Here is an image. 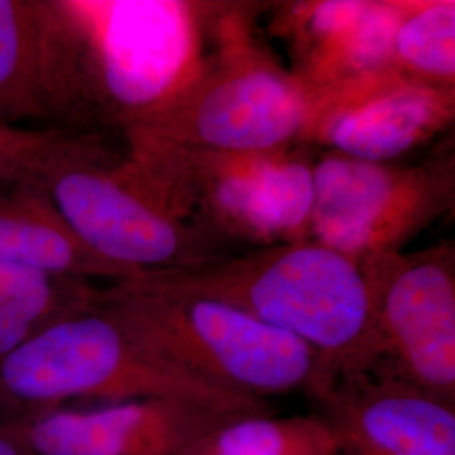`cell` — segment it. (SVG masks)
Segmentation results:
<instances>
[{
  "mask_svg": "<svg viewBox=\"0 0 455 455\" xmlns=\"http://www.w3.org/2000/svg\"><path fill=\"white\" fill-rule=\"evenodd\" d=\"M341 455H383V454H374V452H341Z\"/></svg>",
  "mask_w": 455,
  "mask_h": 455,
  "instance_id": "ffe728a7",
  "label": "cell"
},
{
  "mask_svg": "<svg viewBox=\"0 0 455 455\" xmlns=\"http://www.w3.org/2000/svg\"><path fill=\"white\" fill-rule=\"evenodd\" d=\"M270 28L289 48L293 78L314 98L391 69L405 0H315L274 4Z\"/></svg>",
  "mask_w": 455,
  "mask_h": 455,
  "instance_id": "7c38bea8",
  "label": "cell"
},
{
  "mask_svg": "<svg viewBox=\"0 0 455 455\" xmlns=\"http://www.w3.org/2000/svg\"><path fill=\"white\" fill-rule=\"evenodd\" d=\"M228 419L178 400H131L92 410H52L24 428L36 455H180Z\"/></svg>",
  "mask_w": 455,
  "mask_h": 455,
  "instance_id": "5bb4252c",
  "label": "cell"
},
{
  "mask_svg": "<svg viewBox=\"0 0 455 455\" xmlns=\"http://www.w3.org/2000/svg\"><path fill=\"white\" fill-rule=\"evenodd\" d=\"M309 390L341 452L455 455L454 405L403 381L355 370H317Z\"/></svg>",
  "mask_w": 455,
  "mask_h": 455,
  "instance_id": "4fadbf2b",
  "label": "cell"
},
{
  "mask_svg": "<svg viewBox=\"0 0 455 455\" xmlns=\"http://www.w3.org/2000/svg\"><path fill=\"white\" fill-rule=\"evenodd\" d=\"M363 263L376 297L373 324L355 355L321 368L388 376L454 405V243Z\"/></svg>",
  "mask_w": 455,
  "mask_h": 455,
  "instance_id": "ba28073f",
  "label": "cell"
},
{
  "mask_svg": "<svg viewBox=\"0 0 455 455\" xmlns=\"http://www.w3.org/2000/svg\"><path fill=\"white\" fill-rule=\"evenodd\" d=\"M88 280L0 263V361L49 324L90 309Z\"/></svg>",
  "mask_w": 455,
  "mask_h": 455,
  "instance_id": "2e32d148",
  "label": "cell"
},
{
  "mask_svg": "<svg viewBox=\"0 0 455 455\" xmlns=\"http://www.w3.org/2000/svg\"><path fill=\"white\" fill-rule=\"evenodd\" d=\"M122 137L118 174L167 214L225 243L265 248L312 240L315 156L309 146L228 152Z\"/></svg>",
  "mask_w": 455,
  "mask_h": 455,
  "instance_id": "6da1fadb",
  "label": "cell"
},
{
  "mask_svg": "<svg viewBox=\"0 0 455 455\" xmlns=\"http://www.w3.org/2000/svg\"><path fill=\"white\" fill-rule=\"evenodd\" d=\"M454 120L455 88L391 68L310 100L302 144L388 164L449 131Z\"/></svg>",
  "mask_w": 455,
  "mask_h": 455,
  "instance_id": "8fae6325",
  "label": "cell"
},
{
  "mask_svg": "<svg viewBox=\"0 0 455 455\" xmlns=\"http://www.w3.org/2000/svg\"><path fill=\"white\" fill-rule=\"evenodd\" d=\"M0 263L82 280L120 282L137 276L86 248L46 193L31 186L2 184L0 188Z\"/></svg>",
  "mask_w": 455,
  "mask_h": 455,
  "instance_id": "9a60e30c",
  "label": "cell"
},
{
  "mask_svg": "<svg viewBox=\"0 0 455 455\" xmlns=\"http://www.w3.org/2000/svg\"><path fill=\"white\" fill-rule=\"evenodd\" d=\"M0 455H24L20 442L12 435L0 434Z\"/></svg>",
  "mask_w": 455,
  "mask_h": 455,
  "instance_id": "d6986e66",
  "label": "cell"
},
{
  "mask_svg": "<svg viewBox=\"0 0 455 455\" xmlns=\"http://www.w3.org/2000/svg\"><path fill=\"white\" fill-rule=\"evenodd\" d=\"M118 157L93 132L44 184L49 201L86 248L133 275L229 257L228 243L212 231L167 214L132 188L116 171Z\"/></svg>",
  "mask_w": 455,
  "mask_h": 455,
  "instance_id": "52a82bcc",
  "label": "cell"
},
{
  "mask_svg": "<svg viewBox=\"0 0 455 455\" xmlns=\"http://www.w3.org/2000/svg\"><path fill=\"white\" fill-rule=\"evenodd\" d=\"M93 304L159 358L223 390L263 400L309 388L319 366V355L292 334L142 275L97 289Z\"/></svg>",
  "mask_w": 455,
  "mask_h": 455,
  "instance_id": "277c9868",
  "label": "cell"
},
{
  "mask_svg": "<svg viewBox=\"0 0 455 455\" xmlns=\"http://www.w3.org/2000/svg\"><path fill=\"white\" fill-rule=\"evenodd\" d=\"M140 275L174 292L223 302L292 334L319 355V366L355 355L373 324L376 297L364 263L315 240Z\"/></svg>",
  "mask_w": 455,
  "mask_h": 455,
  "instance_id": "3957f363",
  "label": "cell"
},
{
  "mask_svg": "<svg viewBox=\"0 0 455 455\" xmlns=\"http://www.w3.org/2000/svg\"><path fill=\"white\" fill-rule=\"evenodd\" d=\"M250 4H206L212 51L159 108L120 131L176 146L255 152L302 144L307 97L253 34Z\"/></svg>",
  "mask_w": 455,
  "mask_h": 455,
  "instance_id": "7a4b0ae2",
  "label": "cell"
},
{
  "mask_svg": "<svg viewBox=\"0 0 455 455\" xmlns=\"http://www.w3.org/2000/svg\"><path fill=\"white\" fill-rule=\"evenodd\" d=\"M98 131L82 34L61 2L0 0V122Z\"/></svg>",
  "mask_w": 455,
  "mask_h": 455,
  "instance_id": "30bf717a",
  "label": "cell"
},
{
  "mask_svg": "<svg viewBox=\"0 0 455 455\" xmlns=\"http://www.w3.org/2000/svg\"><path fill=\"white\" fill-rule=\"evenodd\" d=\"M0 396L24 405L65 400H178L228 419L268 415L260 398L223 390L159 358L112 315L90 309L63 317L0 361Z\"/></svg>",
  "mask_w": 455,
  "mask_h": 455,
  "instance_id": "5b68a950",
  "label": "cell"
},
{
  "mask_svg": "<svg viewBox=\"0 0 455 455\" xmlns=\"http://www.w3.org/2000/svg\"><path fill=\"white\" fill-rule=\"evenodd\" d=\"M454 203L452 148L410 167L324 150L314 161L310 238L363 263L402 251Z\"/></svg>",
  "mask_w": 455,
  "mask_h": 455,
  "instance_id": "9c48e42d",
  "label": "cell"
},
{
  "mask_svg": "<svg viewBox=\"0 0 455 455\" xmlns=\"http://www.w3.org/2000/svg\"><path fill=\"white\" fill-rule=\"evenodd\" d=\"M391 68L419 82L455 88L454 0H405Z\"/></svg>",
  "mask_w": 455,
  "mask_h": 455,
  "instance_id": "e0dca14e",
  "label": "cell"
},
{
  "mask_svg": "<svg viewBox=\"0 0 455 455\" xmlns=\"http://www.w3.org/2000/svg\"><path fill=\"white\" fill-rule=\"evenodd\" d=\"M206 4L65 0L82 34L103 127L124 131L188 82L206 48Z\"/></svg>",
  "mask_w": 455,
  "mask_h": 455,
  "instance_id": "8992f818",
  "label": "cell"
},
{
  "mask_svg": "<svg viewBox=\"0 0 455 455\" xmlns=\"http://www.w3.org/2000/svg\"><path fill=\"white\" fill-rule=\"evenodd\" d=\"M95 131L31 129L0 122V184L44 191L51 174Z\"/></svg>",
  "mask_w": 455,
  "mask_h": 455,
  "instance_id": "ac0fdd59",
  "label": "cell"
}]
</instances>
